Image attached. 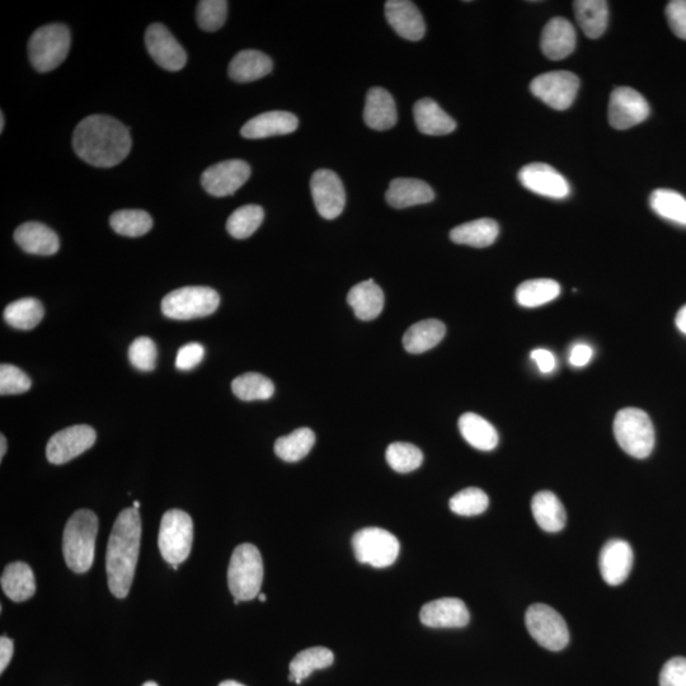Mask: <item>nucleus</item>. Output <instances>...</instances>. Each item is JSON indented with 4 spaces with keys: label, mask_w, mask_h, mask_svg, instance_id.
<instances>
[{
    "label": "nucleus",
    "mask_w": 686,
    "mask_h": 686,
    "mask_svg": "<svg viewBox=\"0 0 686 686\" xmlns=\"http://www.w3.org/2000/svg\"><path fill=\"white\" fill-rule=\"evenodd\" d=\"M234 604L238 605V604H239V600H238V599H234Z\"/></svg>",
    "instance_id": "61"
},
{
    "label": "nucleus",
    "mask_w": 686,
    "mask_h": 686,
    "mask_svg": "<svg viewBox=\"0 0 686 686\" xmlns=\"http://www.w3.org/2000/svg\"><path fill=\"white\" fill-rule=\"evenodd\" d=\"M385 17L393 30L403 39L410 41L424 39L426 32L424 17L415 3L408 0H389L385 3Z\"/></svg>",
    "instance_id": "20"
},
{
    "label": "nucleus",
    "mask_w": 686,
    "mask_h": 686,
    "mask_svg": "<svg viewBox=\"0 0 686 686\" xmlns=\"http://www.w3.org/2000/svg\"><path fill=\"white\" fill-rule=\"evenodd\" d=\"M7 453V439L6 436L0 435V460H3Z\"/></svg>",
    "instance_id": "55"
},
{
    "label": "nucleus",
    "mask_w": 686,
    "mask_h": 686,
    "mask_svg": "<svg viewBox=\"0 0 686 686\" xmlns=\"http://www.w3.org/2000/svg\"><path fill=\"white\" fill-rule=\"evenodd\" d=\"M98 519L91 510H78L64 529L63 553L65 563L75 573L91 570L95 562Z\"/></svg>",
    "instance_id": "3"
},
{
    "label": "nucleus",
    "mask_w": 686,
    "mask_h": 686,
    "mask_svg": "<svg viewBox=\"0 0 686 686\" xmlns=\"http://www.w3.org/2000/svg\"><path fill=\"white\" fill-rule=\"evenodd\" d=\"M14 241L30 255L53 256L59 251V237L45 224L30 222L22 224L14 232Z\"/></svg>",
    "instance_id": "23"
},
{
    "label": "nucleus",
    "mask_w": 686,
    "mask_h": 686,
    "mask_svg": "<svg viewBox=\"0 0 686 686\" xmlns=\"http://www.w3.org/2000/svg\"><path fill=\"white\" fill-rule=\"evenodd\" d=\"M14 652V645L12 639L8 637L0 638V673H4L7 669L9 662L12 660Z\"/></svg>",
    "instance_id": "53"
},
{
    "label": "nucleus",
    "mask_w": 686,
    "mask_h": 686,
    "mask_svg": "<svg viewBox=\"0 0 686 686\" xmlns=\"http://www.w3.org/2000/svg\"><path fill=\"white\" fill-rule=\"evenodd\" d=\"M258 599H260L261 603H265L267 596L265 594H260L258 595Z\"/></svg>",
    "instance_id": "58"
},
{
    "label": "nucleus",
    "mask_w": 686,
    "mask_h": 686,
    "mask_svg": "<svg viewBox=\"0 0 686 686\" xmlns=\"http://www.w3.org/2000/svg\"><path fill=\"white\" fill-rule=\"evenodd\" d=\"M614 436L620 448L633 458L646 459L655 448V429L651 418L638 408H624L617 413Z\"/></svg>",
    "instance_id": "5"
},
{
    "label": "nucleus",
    "mask_w": 686,
    "mask_h": 686,
    "mask_svg": "<svg viewBox=\"0 0 686 686\" xmlns=\"http://www.w3.org/2000/svg\"><path fill=\"white\" fill-rule=\"evenodd\" d=\"M660 686H686L685 657H674L666 662L661 670Z\"/></svg>",
    "instance_id": "48"
},
{
    "label": "nucleus",
    "mask_w": 686,
    "mask_h": 686,
    "mask_svg": "<svg viewBox=\"0 0 686 686\" xmlns=\"http://www.w3.org/2000/svg\"><path fill=\"white\" fill-rule=\"evenodd\" d=\"M145 45L155 63L169 72H178L187 63L185 49L161 23H154L148 27L145 32Z\"/></svg>",
    "instance_id": "16"
},
{
    "label": "nucleus",
    "mask_w": 686,
    "mask_h": 686,
    "mask_svg": "<svg viewBox=\"0 0 686 686\" xmlns=\"http://www.w3.org/2000/svg\"><path fill=\"white\" fill-rule=\"evenodd\" d=\"M675 324L678 330L686 335V305L676 314Z\"/></svg>",
    "instance_id": "54"
},
{
    "label": "nucleus",
    "mask_w": 686,
    "mask_h": 686,
    "mask_svg": "<svg viewBox=\"0 0 686 686\" xmlns=\"http://www.w3.org/2000/svg\"><path fill=\"white\" fill-rule=\"evenodd\" d=\"M525 624L534 641L545 650L562 651L570 642L566 620L562 615L544 604H534L526 610Z\"/></svg>",
    "instance_id": "9"
},
{
    "label": "nucleus",
    "mask_w": 686,
    "mask_h": 686,
    "mask_svg": "<svg viewBox=\"0 0 686 686\" xmlns=\"http://www.w3.org/2000/svg\"><path fill=\"white\" fill-rule=\"evenodd\" d=\"M576 42V31L572 23L566 18L556 17L545 25L540 46L548 59L562 60L575 51Z\"/></svg>",
    "instance_id": "21"
},
{
    "label": "nucleus",
    "mask_w": 686,
    "mask_h": 686,
    "mask_svg": "<svg viewBox=\"0 0 686 686\" xmlns=\"http://www.w3.org/2000/svg\"><path fill=\"white\" fill-rule=\"evenodd\" d=\"M111 228L124 237H143L153 228V219L147 211L120 210L110 218Z\"/></svg>",
    "instance_id": "41"
},
{
    "label": "nucleus",
    "mask_w": 686,
    "mask_h": 686,
    "mask_svg": "<svg viewBox=\"0 0 686 686\" xmlns=\"http://www.w3.org/2000/svg\"><path fill=\"white\" fill-rule=\"evenodd\" d=\"M228 2L225 0H201L197 4L196 20L204 31L220 30L227 21Z\"/></svg>",
    "instance_id": "45"
},
{
    "label": "nucleus",
    "mask_w": 686,
    "mask_h": 686,
    "mask_svg": "<svg viewBox=\"0 0 686 686\" xmlns=\"http://www.w3.org/2000/svg\"><path fill=\"white\" fill-rule=\"evenodd\" d=\"M205 349L201 343L191 342L178 350L176 368L182 371L195 369L204 359Z\"/></svg>",
    "instance_id": "49"
},
{
    "label": "nucleus",
    "mask_w": 686,
    "mask_h": 686,
    "mask_svg": "<svg viewBox=\"0 0 686 686\" xmlns=\"http://www.w3.org/2000/svg\"><path fill=\"white\" fill-rule=\"evenodd\" d=\"M459 430L464 440L478 450L491 451L498 445L495 427L477 413H464L459 418Z\"/></svg>",
    "instance_id": "34"
},
{
    "label": "nucleus",
    "mask_w": 686,
    "mask_h": 686,
    "mask_svg": "<svg viewBox=\"0 0 686 686\" xmlns=\"http://www.w3.org/2000/svg\"><path fill=\"white\" fill-rule=\"evenodd\" d=\"M364 120L373 130L384 131L394 128L398 114L391 93L383 88H371L366 96Z\"/></svg>",
    "instance_id": "24"
},
{
    "label": "nucleus",
    "mask_w": 686,
    "mask_h": 686,
    "mask_svg": "<svg viewBox=\"0 0 686 686\" xmlns=\"http://www.w3.org/2000/svg\"><path fill=\"white\" fill-rule=\"evenodd\" d=\"M73 148L91 166L115 167L130 153L129 129L111 116H88L74 130Z\"/></svg>",
    "instance_id": "1"
},
{
    "label": "nucleus",
    "mask_w": 686,
    "mask_h": 686,
    "mask_svg": "<svg viewBox=\"0 0 686 686\" xmlns=\"http://www.w3.org/2000/svg\"><path fill=\"white\" fill-rule=\"evenodd\" d=\"M385 197L392 208L407 209L411 206L429 204L435 199V194L429 183L416 178H396L389 185Z\"/></svg>",
    "instance_id": "25"
},
{
    "label": "nucleus",
    "mask_w": 686,
    "mask_h": 686,
    "mask_svg": "<svg viewBox=\"0 0 686 686\" xmlns=\"http://www.w3.org/2000/svg\"><path fill=\"white\" fill-rule=\"evenodd\" d=\"M519 181L526 190L549 199L562 200L571 194L566 178L548 164L533 163L521 168Z\"/></svg>",
    "instance_id": "17"
},
{
    "label": "nucleus",
    "mask_w": 686,
    "mask_h": 686,
    "mask_svg": "<svg viewBox=\"0 0 686 686\" xmlns=\"http://www.w3.org/2000/svg\"><path fill=\"white\" fill-rule=\"evenodd\" d=\"M530 357H532L534 363L537 364L540 373L551 374L557 368L556 357H554L551 351L537 349L532 351Z\"/></svg>",
    "instance_id": "51"
},
{
    "label": "nucleus",
    "mask_w": 686,
    "mask_h": 686,
    "mask_svg": "<svg viewBox=\"0 0 686 686\" xmlns=\"http://www.w3.org/2000/svg\"><path fill=\"white\" fill-rule=\"evenodd\" d=\"M347 302L354 309L355 316L360 321H373L378 318L384 308V293L374 280H366L357 284L347 295Z\"/></svg>",
    "instance_id": "27"
},
{
    "label": "nucleus",
    "mask_w": 686,
    "mask_h": 686,
    "mask_svg": "<svg viewBox=\"0 0 686 686\" xmlns=\"http://www.w3.org/2000/svg\"><path fill=\"white\" fill-rule=\"evenodd\" d=\"M490 505L485 491L476 487L465 488L457 495L451 497L449 502L450 510L460 516H477L483 514Z\"/></svg>",
    "instance_id": "44"
},
{
    "label": "nucleus",
    "mask_w": 686,
    "mask_h": 686,
    "mask_svg": "<svg viewBox=\"0 0 686 686\" xmlns=\"http://www.w3.org/2000/svg\"><path fill=\"white\" fill-rule=\"evenodd\" d=\"M298 126V117L290 112L271 111L249 120L243 126L241 134L246 139H266L294 133Z\"/></svg>",
    "instance_id": "22"
},
{
    "label": "nucleus",
    "mask_w": 686,
    "mask_h": 686,
    "mask_svg": "<svg viewBox=\"0 0 686 686\" xmlns=\"http://www.w3.org/2000/svg\"><path fill=\"white\" fill-rule=\"evenodd\" d=\"M97 434L93 427L77 425L56 432L46 446V457L51 464H65L79 457L95 445Z\"/></svg>",
    "instance_id": "13"
},
{
    "label": "nucleus",
    "mask_w": 686,
    "mask_h": 686,
    "mask_svg": "<svg viewBox=\"0 0 686 686\" xmlns=\"http://www.w3.org/2000/svg\"><path fill=\"white\" fill-rule=\"evenodd\" d=\"M142 519L139 511L131 507L121 511L112 528L106 553L108 587L117 599L129 595L138 565Z\"/></svg>",
    "instance_id": "2"
},
{
    "label": "nucleus",
    "mask_w": 686,
    "mask_h": 686,
    "mask_svg": "<svg viewBox=\"0 0 686 686\" xmlns=\"http://www.w3.org/2000/svg\"><path fill=\"white\" fill-rule=\"evenodd\" d=\"M413 116L418 130L430 136H443L453 133L457 129V122L441 108L438 103L424 98L416 102Z\"/></svg>",
    "instance_id": "26"
},
{
    "label": "nucleus",
    "mask_w": 686,
    "mask_h": 686,
    "mask_svg": "<svg viewBox=\"0 0 686 686\" xmlns=\"http://www.w3.org/2000/svg\"><path fill=\"white\" fill-rule=\"evenodd\" d=\"M316 443V435L307 427L295 430L288 436L277 439L275 453L284 462L296 463L304 459L313 449Z\"/></svg>",
    "instance_id": "38"
},
{
    "label": "nucleus",
    "mask_w": 686,
    "mask_h": 686,
    "mask_svg": "<svg viewBox=\"0 0 686 686\" xmlns=\"http://www.w3.org/2000/svg\"><path fill=\"white\" fill-rule=\"evenodd\" d=\"M139 507H140V502H139V501H135V502H134V509L139 510Z\"/></svg>",
    "instance_id": "60"
},
{
    "label": "nucleus",
    "mask_w": 686,
    "mask_h": 686,
    "mask_svg": "<svg viewBox=\"0 0 686 686\" xmlns=\"http://www.w3.org/2000/svg\"><path fill=\"white\" fill-rule=\"evenodd\" d=\"M310 190L319 215L327 220L338 218L345 209L346 192L340 177L330 169H319L310 180Z\"/></svg>",
    "instance_id": "15"
},
{
    "label": "nucleus",
    "mask_w": 686,
    "mask_h": 686,
    "mask_svg": "<svg viewBox=\"0 0 686 686\" xmlns=\"http://www.w3.org/2000/svg\"><path fill=\"white\" fill-rule=\"evenodd\" d=\"M633 566L631 545L622 539L609 540L601 549L599 567L601 576L610 586L622 585Z\"/></svg>",
    "instance_id": "18"
},
{
    "label": "nucleus",
    "mask_w": 686,
    "mask_h": 686,
    "mask_svg": "<svg viewBox=\"0 0 686 686\" xmlns=\"http://www.w3.org/2000/svg\"><path fill=\"white\" fill-rule=\"evenodd\" d=\"M2 589L9 599L22 603L31 599L36 592L34 571L25 562H14L3 571Z\"/></svg>",
    "instance_id": "30"
},
{
    "label": "nucleus",
    "mask_w": 686,
    "mask_h": 686,
    "mask_svg": "<svg viewBox=\"0 0 686 686\" xmlns=\"http://www.w3.org/2000/svg\"><path fill=\"white\" fill-rule=\"evenodd\" d=\"M421 623L430 628H463L468 626L471 614L464 601L458 598H443L422 606Z\"/></svg>",
    "instance_id": "19"
},
{
    "label": "nucleus",
    "mask_w": 686,
    "mask_h": 686,
    "mask_svg": "<svg viewBox=\"0 0 686 686\" xmlns=\"http://www.w3.org/2000/svg\"><path fill=\"white\" fill-rule=\"evenodd\" d=\"M219 686H244V685L241 683H237V681H234V680H225Z\"/></svg>",
    "instance_id": "56"
},
{
    "label": "nucleus",
    "mask_w": 686,
    "mask_h": 686,
    "mask_svg": "<svg viewBox=\"0 0 686 686\" xmlns=\"http://www.w3.org/2000/svg\"><path fill=\"white\" fill-rule=\"evenodd\" d=\"M592 355H594V350H592L590 345L577 343L571 349L570 364L575 366V368H584V366L590 363Z\"/></svg>",
    "instance_id": "52"
},
{
    "label": "nucleus",
    "mask_w": 686,
    "mask_h": 686,
    "mask_svg": "<svg viewBox=\"0 0 686 686\" xmlns=\"http://www.w3.org/2000/svg\"><path fill=\"white\" fill-rule=\"evenodd\" d=\"M263 562L260 551L253 544L238 545L230 558L228 586L234 599L249 601L261 594Z\"/></svg>",
    "instance_id": "4"
},
{
    "label": "nucleus",
    "mask_w": 686,
    "mask_h": 686,
    "mask_svg": "<svg viewBox=\"0 0 686 686\" xmlns=\"http://www.w3.org/2000/svg\"><path fill=\"white\" fill-rule=\"evenodd\" d=\"M335 661V655L326 647L307 648L294 657L290 662L289 680L298 685L316 670L326 669Z\"/></svg>",
    "instance_id": "35"
},
{
    "label": "nucleus",
    "mask_w": 686,
    "mask_h": 686,
    "mask_svg": "<svg viewBox=\"0 0 686 686\" xmlns=\"http://www.w3.org/2000/svg\"><path fill=\"white\" fill-rule=\"evenodd\" d=\"M650 205L661 218L686 227V199L679 192L666 189L653 191Z\"/></svg>",
    "instance_id": "40"
},
{
    "label": "nucleus",
    "mask_w": 686,
    "mask_h": 686,
    "mask_svg": "<svg viewBox=\"0 0 686 686\" xmlns=\"http://www.w3.org/2000/svg\"><path fill=\"white\" fill-rule=\"evenodd\" d=\"M232 391L244 402L267 401L275 393V385L265 375L246 373L233 380Z\"/></svg>",
    "instance_id": "39"
},
{
    "label": "nucleus",
    "mask_w": 686,
    "mask_h": 686,
    "mask_svg": "<svg viewBox=\"0 0 686 686\" xmlns=\"http://www.w3.org/2000/svg\"><path fill=\"white\" fill-rule=\"evenodd\" d=\"M220 296L214 289L205 286H187L173 290L162 300L164 316L176 321H191L204 318L216 312Z\"/></svg>",
    "instance_id": "6"
},
{
    "label": "nucleus",
    "mask_w": 686,
    "mask_h": 686,
    "mask_svg": "<svg viewBox=\"0 0 686 686\" xmlns=\"http://www.w3.org/2000/svg\"><path fill=\"white\" fill-rule=\"evenodd\" d=\"M272 70V60L257 50H243L229 65V77L238 83L258 81Z\"/></svg>",
    "instance_id": "29"
},
{
    "label": "nucleus",
    "mask_w": 686,
    "mask_h": 686,
    "mask_svg": "<svg viewBox=\"0 0 686 686\" xmlns=\"http://www.w3.org/2000/svg\"><path fill=\"white\" fill-rule=\"evenodd\" d=\"M194 542V523L182 510H169L163 515L158 545L164 561L178 566L189 558Z\"/></svg>",
    "instance_id": "7"
},
{
    "label": "nucleus",
    "mask_w": 686,
    "mask_h": 686,
    "mask_svg": "<svg viewBox=\"0 0 686 686\" xmlns=\"http://www.w3.org/2000/svg\"><path fill=\"white\" fill-rule=\"evenodd\" d=\"M70 31L64 25L42 26L32 35L28 44V54L36 70L51 72L63 64L70 49Z\"/></svg>",
    "instance_id": "8"
},
{
    "label": "nucleus",
    "mask_w": 686,
    "mask_h": 686,
    "mask_svg": "<svg viewBox=\"0 0 686 686\" xmlns=\"http://www.w3.org/2000/svg\"><path fill=\"white\" fill-rule=\"evenodd\" d=\"M650 115L645 97L633 88L614 89L609 102V122L614 129L627 130L641 124Z\"/></svg>",
    "instance_id": "14"
},
{
    "label": "nucleus",
    "mask_w": 686,
    "mask_h": 686,
    "mask_svg": "<svg viewBox=\"0 0 686 686\" xmlns=\"http://www.w3.org/2000/svg\"><path fill=\"white\" fill-rule=\"evenodd\" d=\"M579 88V77L565 70L539 75L530 84V91L535 97L558 111L567 110L572 106Z\"/></svg>",
    "instance_id": "11"
},
{
    "label": "nucleus",
    "mask_w": 686,
    "mask_h": 686,
    "mask_svg": "<svg viewBox=\"0 0 686 686\" xmlns=\"http://www.w3.org/2000/svg\"><path fill=\"white\" fill-rule=\"evenodd\" d=\"M446 327L438 319H426L408 328L403 337V346L410 354H424L434 349L445 337Z\"/></svg>",
    "instance_id": "31"
},
{
    "label": "nucleus",
    "mask_w": 686,
    "mask_h": 686,
    "mask_svg": "<svg viewBox=\"0 0 686 686\" xmlns=\"http://www.w3.org/2000/svg\"><path fill=\"white\" fill-rule=\"evenodd\" d=\"M251 177V167L241 159L224 161L206 169L201 185L209 195L225 197L236 194Z\"/></svg>",
    "instance_id": "12"
},
{
    "label": "nucleus",
    "mask_w": 686,
    "mask_h": 686,
    "mask_svg": "<svg viewBox=\"0 0 686 686\" xmlns=\"http://www.w3.org/2000/svg\"><path fill=\"white\" fill-rule=\"evenodd\" d=\"M143 686H158V684L154 683V681H147Z\"/></svg>",
    "instance_id": "59"
},
{
    "label": "nucleus",
    "mask_w": 686,
    "mask_h": 686,
    "mask_svg": "<svg viewBox=\"0 0 686 686\" xmlns=\"http://www.w3.org/2000/svg\"><path fill=\"white\" fill-rule=\"evenodd\" d=\"M44 314V305L34 298L16 300L4 309V319L9 326L21 331L34 330L39 326Z\"/></svg>",
    "instance_id": "36"
},
{
    "label": "nucleus",
    "mask_w": 686,
    "mask_h": 686,
    "mask_svg": "<svg viewBox=\"0 0 686 686\" xmlns=\"http://www.w3.org/2000/svg\"><path fill=\"white\" fill-rule=\"evenodd\" d=\"M357 561L375 568L392 566L397 561L401 544L392 533L380 528H365L352 538Z\"/></svg>",
    "instance_id": "10"
},
{
    "label": "nucleus",
    "mask_w": 686,
    "mask_h": 686,
    "mask_svg": "<svg viewBox=\"0 0 686 686\" xmlns=\"http://www.w3.org/2000/svg\"><path fill=\"white\" fill-rule=\"evenodd\" d=\"M385 458L393 471L403 474L416 471L424 462L422 451L417 446L408 443L389 445Z\"/></svg>",
    "instance_id": "43"
},
{
    "label": "nucleus",
    "mask_w": 686,
    "mask_h": 686,
    "mask_svg": "<svg viewBox=\"0 0 686 686\" xmlns=\"http://www.w3.org/2000/svg\"><path fill=\"white\" fill-rule=\"evenodd\" d=\"M532 511L537 524L548 533H558L565 528V506L553 492L542 491L533 497Z\"/></svg>",
    "instance_id": "28"
},
{
    "label": "nucleus",
    "mask_w": 686,
    "mask_h": 686,
    "mask_svg": "<svg viewBox=\"0 0 686 686\" xmlns=\"http://www.w3.org/2000/svg\"><path fill=\"white\" fill-rule=\"evenodd\" d=\"M666 17L674 34L686 40V0H674L667 4Z\"/></svg>",
    "instance_id": "50"
},
{
    "label": "nucleus",
    "mask_w": 686,
    "mask_h": 686,
    "mask_svg": "<svg viewBox=\"0 0 686 686\" xmlns=\"http://www.w3.org/2000/svg\"><path fill=\"white\" fill-rule=\"evenodd\" d=\"M576 20L590 39L604 35L609 22V6L605 0H577L573 2Z\"/></svg>",
    "instance_id": "32"
},
{
    "label": "nucleus",
    "mask_w": 686,
    "mask_h": 686,
    "mask_svg": "<svg viewBox=\"0 0 686 686\" xmlns=\"http://www.w3.org/2000/svg\"><path fill=\"white\" fill-rule=\"evenodd\" d=\"M265 219V211L258 205H246L234 211L229 216L227 230L236 239H246L252 236Z\"/></svg>",
    "instance_id": "42"
},
{
    "label": "nucleus",
    "mask_w": 686,
    "mask_h": 686,
    "mask_svg": "<svg viewBox=\"0 0 686 686\" xmlns=\"http://www.w3.org/2000/svg\"><path fill=\"white\" fill-rule=\"evenodd\" d=\"M32 382L26 373L17 366L2 364L0 366V394L12 396L30 391Z\"/></svg>",
    "instance_id": "47"
},
{
    "label": "nucleus",
    "mask_w": 686,
    "mask_h": 686,
    "mask_svg": "<svg viewBox=\"0 0 686 686\" xmlns=\"http://www.w3.org/2000/svg\"><path fill=\"white\" fill-rule=\"evenodd\" d=\"M4 120H6V117H4V114L2 112V114H0V131H2V133L4 130Z\"/></svg>",
    "instance_id": "57"
},
{
    "label": "nucleus",
    "mask_w": 686,
    "mask_h": 686,
    "mask_svg": "<svg viewBox=\"0 0 686 686\" xmlns=\"http://www.w3.org/2000/svg\"><path fill=\"white\" fill-rule=\"evenodd\" d=\"M561 294V286L552 279L525 281L516 289V302L524 308H538L553 302Z\"/></svg>",
    "instance_id": "37"
},
{
    "label": "nucleus",
    "mask_w": 686,
    "mask_h": 686,
    "mask_svg": "<svg viewBox=\"0 0 686 686\" xmlns=\"http://www.w3.org/2000/svg\"><path fill=\"white\" fill-rule=\"evenodd\" d=\"M157 346L149 337H139L129 347V360L140 371H153L157 366Z\"/></svg>",
    "instance_id": "46"
},
{
    "label": "nucleus",
    "mask_w": 686,
    "mask_h": 686,
    "mask_svg": "<svg viewBox=\"0 0 686 686\" xmlns=\"http://www.w3.org/2000/svg\"><path fill=\"white\" fill-rule=\"evenodd\" d=\"M498 234H500V227L495 220L483 218L454 228L450 232V239L464 246L486 248L496 242Z\"/></svg>",
    "instance_id": "33"
}]
</instances>
